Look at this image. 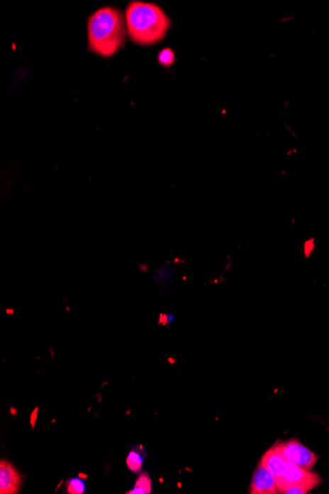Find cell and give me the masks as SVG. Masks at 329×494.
Segmentation results:
<instances>
[{
	"label": "cell",
	"instance_id": "obj_1",
	"mask_svg": "<svg viewBox=\"0 0 329 494\" xmlns=\"http://www.w3.org/2000/svg\"><path fill=\"white\" fill-rule=\"evenodd\" d=\"M125 20L129 38L139 45L158 44L171 28V19L166 12L158 5L148 2H129Z\"/></svg>",
	"mask_w": 329,
	"mask_h": 494
},
{
	"label": "cell",
	"instance_id": "obj_2",
	"mask_svg": "<svg viewBox=\"0 0 329 494\" xmlns=\"http://www.w3.org/2000/svg\"><path fill=\"white\" fill-rule=\"evenodd\" d=\"M87 32L91 52L104 58L111 57L126 43V20L115 7H103L88 19Z\"/></svg>",
	"mask_w": 329,
	"mask_h": 494
},
{
	"label": "cell",
	"instance_id": "obj_3",
	"mask_svg": "<svg viewBox=\"0 0 329 494\" xmlns=\"http://www.w3.org/2000/svg\"><path fill=\"white\" fill-rule=\"evenodd\" d=\"M279 445L286 460L298 467L311 471L318 462V455L297 440L292 439L288 442L279 443Z\"/></svg>",
	"mask_w": 329,
	"mask_h": 494
},
{
	"label": "cell",
	"instance_id": "obj_4",
	"mask_svg": "<svg viewBox=\"0 0 329 494\" xmlns=\"http://www.w3.org/2000/svg\"><path fill=\"white\" fill-rule=\"evenodd\" d=\"M284 478L289 481L291 485L301 486L308 491L313 490L320 483V478L310 471L298 467L294 463L287 462L286 465Z\"/></svg>",
	"mask_w": 329,
	"mask_h": 494
},
{
	"label": "cell",
	"instance_id": "obj_5",
	"mask_svg": "<svg viewBox=\"0 0 329 494\" xmlns=\"http://www.w3.org/2000/svg\"><path fill=\"white\" fill-rule=\"evenodd\" d=\"M277 480L267 468L260 463L252 476L250 493L273 494L277 493Z\"/></svg>",
	"mask_w": 329,
	"mask_h": 494
},
{
	"label": "cell",
	"instance_id": "obj_6",
	"mask_svg": "<svg viewBox=\"0 0 329 494\" xmlns=\"http://www.w3.org/2000/svg\"><path fill=\"white\" fill-rule=\"evenodd\" d=\"M22 476L9 462L0 463V493L13 494L19 491Z\"/></svg>",
	"mask_w": 329,
	"mask_h": 494
},
{
	"label": "cell",
	"instance_id": "obj_7",
	"mask_svg": "<svg viewBox=\"0 0 329 494\" xmlns=\"http://www.w3.org/2000/svg\"><path fill=\"white\" fill-rule=\"evenodd\" d=\"M287 462L278 443L265 453L260 463L267 468L276 476V478H278L284 476Z\"/></svg>",
	"mask_w": 329,
	"mask_h": 494
},
{
	"label": "cell",
	"instance_id": "obj_8",
	"mask_svg": "<svg viewBox=\"0 0 329 494\" xmlns=\"http://www.w3.org/2000/svg\"><path fill=\"white\" fill-rule=\"evenodd\" d=\"M152 490V481L146 473H143L136 481L135 486L133 490L128 491L129 494H149Z\"/></svg>",
	"mask_w": 329,
	"mask_h": 494
},
{
	"label": "cell",
	"instance_id": "obj_9",
	"mask_svg": "<svg viewBox=\"0 0 329 494\" xmlns=\"http://www.w3.org/2000/svg\"><path fill=\"white\" fill-rule=\"evenodd\" d=\"M143 455L139 454L135 450L130 451L128 458H126V465L133 473H140L143 470Z\"/></svg>",
	"mask_w": 329,
	"mask_h": 494
},
{
	"label": "cell",
	"instance_id": "obj_10",
	"mask_svg": "<svg viewBox=\"0 0 329 494\" xmlns=\"http://www.w3.org/2000/svg\"><path fill=\"white\" fill-rule=\"evenodd\" d=\"M174 60H176V57H174V53L173 50L164 49L162 50L158 55V62L160 63L162 67H169L174 65Z\"/></svg>",
	"mask_w": 329,
	"mask_h": 494
},
{
	"label": "cell",
	"instance_id": "obj_11",
	"mask_svg": "<svg viewBox=\"0 0 329 494\" xmlns=\"http://www.w3.org/2000/svg\"><path fill=\"white\" fill-rule=\"evenodd\" d=\"M86 485L80 478H72L67 483V491L70 494H83L85 493Z\"/></svg>",
	"mask_w": 329,
	"mask_h": 494
},
{
	"label": "cell",
	"instance_id": "obj_12",
	"mask_svg": "<svg viewBox=\"0 0 329 494\" xmlns=\"http://www.w3.org/2000/svg\"><path fill=\"white\" fill-rule=\"evenodd\" d=\"M174 317L169 314H160L159 315V324H162L164 326H168L173 323Z\"/></svg>",
	"mask_w": 329,
	"mask_h": 494
},
{
	"label": "cell",
	"instance_id": "obj_13",
	"mask_svg": "<svg viewBox=\"0 0 329 494\" xmlns=\"http://www.w3.org/2000/svg\"><path fill=\"white\" fill-rule=\"evenodd\" d=\"M308 493V491L307 490H306V488H301V486L294 485V486H291L290 488H288V490H286L284 493H287V494H306Z\"/></svg>",
	"mask_w": 329,
	"mask_h": 494
},
{
	"label": "cell",
	"instance_id": "obj_14",
	"mask_svg": "<svg viewBox=\"0 0 329 494\" xmlns=\"http://www.w3.org/2000/svg\"><path fill=\"white\" fill-rule=\"evenodd\" d=\"M39 407H36L34 410H33V412L31 414V417H30V423H31V427L32 428L35 427V424H36V422L38 419V414H39Z\"/></svg>",
	"mask_w": 329,
	"mask_h": 494
},
{
	"label": "cell",
	"instance_id": "obj_15",
	"mask_svg": "<svg viewBox=\"0 0 329 494\" xmlns=\"http://www.w3.org/2000/svg\"><path fill=\"white\" fill-rule=\"evenodd\" d=\"M11 412H12V415H17L16 409H13V407H11Z\"/></svg>",
	"mask_w": 329,
	"mask_h": 494
},
{
	"label": "cell",
	"instance_id": "obj_16",
	"mask_svg": "<svg viewBox=\"0 0 329 494\" xmlns=\"http://www.w3.org/2000/svg\"><path fill=\"white\" fill-rule=\"evenodd\" d=\"M79 476L81 478H88L87 475H84V473H79Z\"/></svg>",
	"mask_w": 329,
	"mask_h": 494
}]
</instances>
